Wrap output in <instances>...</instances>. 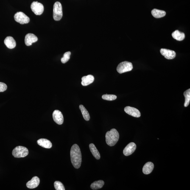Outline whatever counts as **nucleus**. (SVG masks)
<instances>
[{
	"mask_svg": "<svg viewBox=\"0 0 190 190\" xmlns=\"http://www.w3.org/2000/svg\"><path fill=\"white\" fill-rule=\"evenodd\" d=\"M53 117L54 121L59 125L63 123L64 118L61 112L58 110H54L53 114Z\"/></svg>",
	"mask_w": 190,
	"mask_h": 190,
	"instance_id": "obj_8",
	"label": "nucleus"
},
{
	"mask_svg": "<svg viewBox=\"0 0 190 190\" xmlns=\"http://www.w3.org/2000/svg\"><path fill=\"white\" fill-rule=\"evenodd\" d=\"M37 144L45 148L50 149L52 146V143L49 140L44 138H41L37 141Z\"/></svg>",
	"mask_w": 190,
	"mask_h": 190,
	"instance_id": "obj_15",
	"label": "nucleus"
},
{
	"mask_svg": "<svg viewBox=\"0 0 190 190\" xmlns=\"http://www.w3.org/2000/svg\"><path fill=\"white\" fill-rule=\"evenodd\" d=\"M105 137L107 144L110 146H113L119 139V133L116 129H112L110 131L106 132Z\"/></svg>",
	"mask_w": 190,
	"mask_h": 190,
	"instance_id": "obj_2",
	"label": "nucleus"
},
{
	"mask_svg": "<svg viewBox=\"0 0 190 190\" xmlns=\"http://www.w3.org/2000/svg\"><path fill=\"white\" fill-rule=\"evenodd\" d=\"M54 186L56 190H65V188L61 182L56 181L54 183Z\"/></svg>",
	"mask_w": 190,
	"mask_h": 190,
	"instance_id": "obj_26",
	"label": "nucleus"
},
{
	"mask_svg": "<svg viewBox=\"0 0 190 190\" xmlns=\"http://www.w3.org/2000/svg\"><path fill=\"white\" fill-rule=\"evenodd\" d=\"M15 21L21 24H27L30 22V18L25 14L22 12H17L14 15Z\"/></svg>",
	"mask_w": 190,
	"mask_h": 190,
	"instance_id": "obj_6",
	"label": "nucleus"
},
{
	"mask_svg": "<svg viewBox=\"0 0 190 190\" xmlns=\"http://www.w3.org/2000/svg\"><path fill=\"white\" fill-rule=\"evenodd\" d=\"M71 161L73 166L76 169L80 167L82 161V153L79 146L74 144L71 148Z\"/></svg>",
	"mask_w": 190,
	"mask_h": 190,
	"instance_id": "obj_1",
	"label": "nucleus"
},
{
	"mask_svg": "<svg viewBox=\"0 0 190 190\" xmlns=\"http://www.w3.org/2000/svg\"><path fill=\"white\" fill-rule=\"evenodd\" d=\"M160 52L165 58L169 60L175 58L176 56L175 51L169 49L162 48L160 50Z\"/></svg>",
	"mask_w": 190,
	"mask_h": 190,
	"instance_id": "obj_9",
	"label": "nucleus"
},
{
	"mask_svg": "<svg viewBox=\"0 0 190 190\" xmlns=\"http://www.w3.org/2000/svg\"><path fill=\"white\" fill-rule=\"evenodd\" d=\"M104 185V182L102 180L95 181L92 183L91 188L93 190H98L102 188Z\"/></svg>",
	"mask_w": 190,
	"mask_h": 190,
	"instance_id": "obj_21",
	"label": "nucleus"
},
{
	"mask_svg": "<svg viewBox=\"0 0 190 190\" xmlns=\"http://www.w3.org/2000/svg\"><path fill=\"white\" fill-rule=\"evenodd\" d=\"M53 18L56 21H60L63 15L62 8L61 3L57 1L54 4L53 7Z\"/></svg>",
	"mask_w": 190,
	"mask_h": 190,
	"instance_id": "obj_4",
	"label": "nucleus"
},
{
	"mask_svg": "<svg viewBox=\"0 0 190 190\" xmlns=\"http://www.w3.org/2000/svg\"><path fill=\"white\" fill-rule=\"evenodd\" d=\"M38 40V38L36 36L32 33H29L26 36L25 38V43L26 46H31L35 42Z\"/></svg>",
	"mask_w": 190,
	"mask_h": 190,
	"instance_id": "obj_12",
	"label": "nucleus"
},
{
	"mask_svg": "<svg viewBox=\"0 0 190 190\" xmlns=\"http://www.w3.org/2000/svg\"><path fill=\"white\" fill-rule=\"evenodd\" d=\"M82 84L83 86H87L93 83L94 80V77L91 75L84 76L82 78Z\"/></svg>",
	"mask_w": 190,
	"mask_h": 190,
	"instance_id": "obj_16",
	"label": "nucleus"
},
{
	"mask_svg": "<svg viewBox=\"0 0 190 190\" xmlns=\"http://www.w3.org/2000/svg\"><path fill=\"white\" fill-rule=\"evenodd\" d=\"M185 97V102L184 106L187 107L189 105L190 102V89L185 91L183 93Z\"/></svg>",
	"mask_w": 190,
	"mask_h": 190,
	"instance_id": "obj_23",
	"label": "nucleus"
},
{
	"mask_svg": "<svg viewBox=\"0 0 190 190\" xmlns=\"http://www.w3.org/2000/svg\"><path fill=\"white\" fill-rule=\"evenodd\" d=\"M102 99L108 101L115 100L117 98L116 95L113 94H104L102 96Z\"/></svg>",
	"mask_w": 190,
	"mask_h": 190,
	"instance_id": "obj_24",
	"label": "nucleus"
},
{
	"mask_svg": "<svg viewBox=\"0 0 190 190\" xmlns=\"http://www.w3.org/2000/svg\"><path fill=\"white\" fill-rule=\"evenodd\" d=\"M31 8L36 15H40L44 11V7L42 4L37 1H34L31 5Z\"/></svg>",
	"mask_w": 190,
	"mask_h": 190,
	"instance_id": "obj_7",
	"label": "nucleus"
},
{
	"mask_svg": "<svg viewBox=\"0 0 190 190\" xmlns=\"http://www.w3.org/2000/svg\"><path fill=\"white\" fill-rule=\"evenodd\" d=\"M124 110L126 113L133 117L138 118L141 116L139 110L134 107L127 106L124 108Z\"/></svg>",
	"mask_w": 190,
	"mask_h": 190,
	"instance_id": "obj_10",
	"label": "nucleus"
},
{
	"mask_svg": "<svg viewBox=\"0 0 190 190\" xmlns=\"http://www.w3.org/2000/svg\"><path fill=\"white\" fill-rule=\"evenodd\" d=\"M40 183V179L38 177H34L26 183V186L30 189H34L38 187Z\"/></svg>",
	"mask_w": 190,
	"mask_h": 190,
	"instance_id": "obj_13",
	"label": "nucleus"
},
{
	"mask_svg": "<svg viewBox=\"0 0 190 190\" xmlns=\"http://www.w3.org/2000/svg\"><path fill=\"white\" fill-rule=\"evenodd\" d=\"M12 154L15 158H22L28 155L29 151L27 148L24 146H19L13 149Z\"/></svg>",
	"mask_w": 190,
	"mask_h": 190,
	"instance_id": "obj_3",
	"label": "nucleus"
},
{
	"mask_svg": "<svg viewBox=\"0 0 190 190\" xmlns=\"http://www.w3.org/2000/svg\"><path fill=\"white\" fill-rule=\"evenodd\" d=\"M5 44L9 49H12L16 46V42L14 39L11 36H8L4 40Z\"/></svg>",
	"mask_w": 190,
	"mask_h": 190,
	"instance_id": "obj_14",
	"label": "nucleus"
},
{
	"mask_svg": "<svg viewBox=\"0 0 190 190\" xmlns=\"http://www.w3.org/2000/svg\"><path fill=\"white\" fill-rule=\"evenodd\" d=\"M136 149V145L135 143H130L126 146L124 149L123 154L126 156H128L133 154Z\"/></svg>",
	"mask_w": 190,
	"mask_h": 190,
	"instance_id": "obj_11",
	"label": "nucleus"
},
{
	"mask_svg": "<svg viewBox=\"0 0 190 190\" xmlns=\"http://www.w3.org/2000/svg\"><path fill=\"white\" fill-rule=\"evenodd\" d=\"M7 86L6 84L2 82H0V92H3L7 90Z\"/></svg>",
	"mask_w": 190,
	"mask_h": 190,
	"instance_id": "obj_27",
	"label": "nucleus"
},
{
	"mask_svg": "<svg viewBox=\"0 0 190 190\" xmlns=\"http://www.w3.org/2000/svg\"><path fill=\"white\" fill-rule=\"evenodd\" d=\"M71 55V52L68 51L65 53L63 55V57L61 59V61L63 63H65L68 61L70 58V55Z\"/></svg>",
	"mask_w": 190,
	"mask_h": 190,
	"instance_id": "obj_25",
	"label": "nucleus"
},
{
	"mask_svg": "<svg viewBox=\"0 0 190 190\" xmlns=\"http://www.w3.org/2000/svg\"><path fill=\"white\" fill-rule=\"evenodd\" d=\"M172 36L174 39L179 41L183 40L185 37V34L178 30H176L173 32Z\"/></svg>",
	"mask_w": 190,
	"mask_h": 190,
	"instance_id": "obj_18",
	"label": "nucleus"
},
{
	"mask_svg": "<svg viewBox=\"0 0 190 190\" xmlns=\"http://www.w3.org/2000/svg\"><path fill=\"white\" fill-rule=\"evenodd\" d=\"M90 151L95 158L97 160H99L100 158V155L98 151L96 149V146L93 143L90 144L89 145Z\"/></svg>",
	"mask_w": 190,
	"mask_h": 190,
	"instance_id": "obj_19",
	"label": "nucleus"
},
{
	"mask_svg": "<svg viewBox=\"0 0 190 190\" xmlns=\"http://www.w3.org/2000/svg\"><path fill=\"white\" fill-rule=\"evenodd\" d=\"M166 12L164 11L157 9H154L152 11V15L154 18H163L166 15Z\"/></svg>",
	"mask_w": 190,
	"mask_h": 190,
	"instance_id": "obj_20",
	"label": "nucleus"
},
{
	"mask_svg": "<svg viewBox=\"0 0 190 190\" xmlns=\"http://www.w3.org/2000/svg\"><path fill=\"white\" fill-rule=\"evenodd\" d=\"M133 65L131 62L124 61L118 65L117 70L120 74L131 71L133 69Z\"/></svg>",
	"mask_w": 190,
	"mask_h": 190,
	"instance_id": "obj_5",
	"label": "nucleus"
},
{
	"mask_svg": "<svg viewBox=\"0 0 190 190\" xmlns=\"http://www.w3.org/2000/svg\"><path fill=\"white\" fill-rule=\"evenodd\" d=\"M154 164L152 162H148L144 165L143 168V172L146 175L150 174L153 170Z\"/></svg>",
	"mask_w": 190,
	"mask_h": 190,
	"instance_id": "obj_17",
	"label": "nucleus"
},
{
	"mask_svg": "<svg viewBox=\"0 0 190 190\" xmlns=\"http://www.w3.org/2000/svg\"><path fill=\"white\" fill-rule=\"evenodd\" d=\"M79 108L82 112L84 119L86 121H89L90 119V114L86 109L82 105L79 106Z\"/></svg>",
	"mask_w": 190,
	"mask_h": 190,
	"instance_id": "obj_22",
	"label": "nucleus"
}]
</instances>
